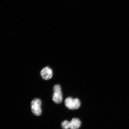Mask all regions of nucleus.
Segmentation results:
<instances>
[{
  "label": "nucleus",
  "instance_id": "obj_5",
  "mask_svg": "<svg viewBox=\"0 0 129 129\" xmlns=\"http://www.w3.org/2000/svg\"><path fill=\"white\" fill-rule=\"evenodd\" d=\"M70 129H78L81 125V122L78 118H74L70 122Z\"/></svg>",
  "mask_w": 129,
  "mask_h": 129
},
{
  "label": "nucleus",
  "instance_id": "obj_2",
  "mask_svg": "<svg viewBox=\"0 0 129 129\" xmlns=\"http://www.w3.org/2000/svg\"><path fill=\"white\" fill-rule=\"evenodd\" d=\"M64 104L66 107L71 110L79 109L81 105L80 101L78 98L73 99L71 97L66 98L64 101Z\"/></svg>",
  "mask_w": 129,
  "mask_h": 129
},
{
  "label": "nucleus",
  "instance_id": "obj_1",
  "mask_svg": "<svg viewBox=\"0 0 129 129\" xmlns=\"http://www.w3.org/2000/svg\"><path fill=\"white\" fill-rule=\"evenodd\" d=\"M52 100L54 103L60 104L62 100V96L61 87L60 85H56L53 89Z\"/></svg>",
  "mask_w": 129,
  "mask_h": 129
},
{
  "label": "nucleus",
  "instance_id": "obj_6",
  "mask_svg": "<svg viewBox=\"0 0 129 129\" xmlns=\"http://www.w3.org/2000/svg\"><path fill=\"white\" fill-rule=\"evenodd\" d=\"M61 126L63 129H69L70 128V122L67 120H64L61 123Z\"/></svg>",
  "mask_w": 129,
  "mask_h": 129
},
{
  "label": "nucleus",
  "instance_id": "obj_4",
  "mask_svg": "<svg viewBox=\"0 0 129 129\" xmlns=\"http://www.w3.org/2000/svg\"><path fill=\"white\" fill-rule=\"evenodd\" d=\"M40 74L43 79L46 80H48L52 76V71L49 67H46L41 70Z\"/></svg>",
  "mask_w": 129,
  "mask_h": 129
},
{
  "label": "nucleus",
  "instance_id": "obj_3",
  "mask_svg": "<svg viewBox=\"0 0 129 129\" xmlns=\"http://www.w3.org/2000/svg\"><path fill=\"white\" fill-rule=\"evenodd\" d=\"M41 102L38 98H35L32 101L31 103V111L34 115L39 116L42 113Z\"/></svg>",
  "mask_w": 129,
  "mask_h": 129
}]
</instances>
